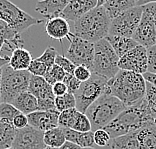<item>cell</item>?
Listing matches in <instances>:
<instances>
[{"label":"cell","mask_w":156,"mask_h":149,"mask_svg":"<svg viewBox=\"0 0 156 149\" xmlns=\"http://www.w3.org/2000/svg\"><path fill=\"white\" fill-rule=\"evenodd\" d=\"M0 20L4 21L18 33L23 32L29 27L43 22L29 15L10 0H0Z\"/></svg>","instance_id":"cell-8"},{"label":"cell","mask_w":156,"mask_h":149,"mask_svg":"<svg viewBox=\"0 0 156 149\" xmlns=\"http://www.w3.org/2000/svg\"><path fill=\"white\" fill-rule=\"evenodd\" d=\"M4 45L8 46V50H14L13 47H22L23 41L20 37V33L10 27L4 21L0 20V68L8 64L10 57L1 55V49Z\"/></svg>","instance_id":"cell-14"},{"label":"cell","mask_w":156,"mask_h":149,"mask_svg":"<svg viewBox=\"0 0 156 149\" xmlns=\"http://www.w3.org/2000/svg\"><path fill=\"white\" fill-rule=\"evenodd\" d=\"M44 132L28 125L17 129L12 147L14 149H44L47 146L43 140Z\"/></svg>","instance_id":"cell-12"},{"label":"cell","mask_w":156,"mask_h":149,"mask_svg":"<svg viewBox=\"0 0 156 149\" xmlns=\"http://www.w3.org/2000/svg\"><path fill=\"white\" fill-rule=\"evenodd\" d=\"M42 1H45V0H37V2H42Z\"/></svg>","instance_id":"cell-52"},{"label":"cell","mask_w":156,"mask_h":149,"mask_svg":"<svg viewBox=\"0 0 156 149\" xmlns=\"http://www.w3.org/2000/svg\"><path fill=\"white\" fill-rule=\"evenodd\" d=\"M65 56L76 66H85L92 70L94 58V43L75 36L73 33Z\"/></svg>","instance_id":"cell-10"},{"label":"cell","mask_w":156,"mask_h":149,"mask_svg":"<svg viewBox=\"0 0 156 149\" xmlns=\"http://www.w3.org/2000/svg\"><path fill=\"white\" fill-rule=\"evenodd\" d=\"M1 75H2V68H0V88H1ZM0 103H1V91H0Z\"/></svg>","instance_id":"cell-49"},{"label":"cell","mask_w":156,"mask_h":149,"mask_svg":"<svg viewBox=\"0 0 156 149\" xmlns=\"http://www.w3.org/2000/svg\"><path fill=\"white\" fill-rule=\"evenodd\" d=\"M12 125L14 126V128H16V129L25 128L26 126L29 125V124H28L27 115L19 112L18 114L14 117V119H13V121H12Z\"/></svg>","instance_id":"cell-42"},{"label":"cell","mask_w":156,"mask_h":149,"mask_svg":"<svg viewBox=\"0 0 156 149\" xmlns=\"http://www.w3.org/2000/svg\"><path fill=\"white\" fill-rule=\"evenodd\" d=\"M141 149H156V124L148 121L135 131Z\"/></svg>","instance_id":"cell-19"},{"label":"cell","mask_w":156,"mask_h":149,"mask_svg":"<svg viewBox=\"0 0 156 149\" xmlns=\"http://www.w3.org/2000/svg\"><path fill=\"white\" fill-rule=\"evenodd\" d=\"M135 1H136V2H137V1H138V0H135Z\"/></svg>","instance_id":"cell-55"},{"label":"cell","mask_w":156,"mask_h":149,"mask_svg":"<svg viewBox=\"0 0 156 149\" xmlns=\"http://www.w3.org/2000/svg\"><path fill=\"white\" fill-rule=\"evenodd\" d=\"M147 72L156 74V44L147 48Z\"/></svg>","instance_id":"cell-40"},{"label":"cell","mask_w":156,"mask_h":149,"mask_svg":"<svg viewBox=\"0 0 156 149\" xmlns=\"http://www.w3.org/2000/svg\"><path fill=\"white\" fill-rule=\"evenodd\" d=\"M149 3H156V0H138L136 2L137 6H143L146 4H149Z\"/></svg>","instance_id":"cell-47"},{"label":"cell","mask_w":156,"mask_h":149,"mask_svg":"<svg viewBox=\"0 0 156 149\" xmlns=\"http://www.w3.org/2000/svg\"><path fill=\"white\" fill-rule=\"evenodd\" d=\"M59 113L57 110H37L27 115L28 124L40 131H46L58 126Z\"/></svg>","instance_id":"cell-15"},{"label":"cell","mask_w":156,"mask_h":149,"mask_svg":"<svg viewBox=\"0 0 156 149\" xmlns=\"http://www.w3.org/2000/svg\"><path fill=\"white\" fill-rule=\"evenodd\" d=\"M75 107H76V100L74 94L67 92L64 95L55 97V108L58 112H62Z\"/></svg>","instance_id":"cell-29"},{"label":"cell","mask_w":156,"mask_h":149,"mask_svg":"<svg viewBox=\"0 0 156 149\" xmlns=\"http://www.w3.org/2000/svg\"><path fill=\"white\" fill-rule=\"evenodd\" d=\"M32 60L31 53L27 49L23 47H17L12 51L8 65L14 70L24 71V70H28V67Z\"/></svg>","instance_id":"cell-22"},{"label":"cell","mask_w":156,"mask_h":149,"mask_svg":"<svg viewBox=\"0 0 156 149\" xmlns=\"http://www.w3.org/2000/svg\"><path fill=\"white\" fill-rule=\"evenodd\" d=\"M143 9L146 10V11L151 15L152 19H153L155 28H156V3H149V4L143 5Z\"/></svg>","instance_id":"cell-44"},{"label":"cell","mask_w":156,"mask_h":149,"mask_svg":"<svg viewBox=\"0 0 156 149\" xmlns=\"http://www.w3.org/2000/svg\"><path fill=\"white\" fill-rule=\"evenodd\" d=\"M31 74L24 70H14L8 64L2 67L1 75V102L12 103L19 94L28 91Z\"/></svg>","instance_id":"cell-5"},{"label":"cell","mask_w":156,"mask_h":149,"mask_svg":"<svg viewBox=\"0 0 156 149\" xmlns=\"http://www.w3.org/2000/svg\"><path fill=\"white\" fill-rule=\"evenodd\" d=\"M16 128L11 123L0 120V149H7L12 147L15 139Z\"/></svg>","instance_id":"cell-28"},{"label":"cell","mask_w":156,"mask_h":149,"mask_svg":"<svg viewBox=\"0 0 156 149\" xmlns=\"http://www.w3.org/2000/svg\"><path fill=\"white\" fill-rule=\"evenodd\" d=\"M126 106L118 98L106 90L97 100H95L85 112L90 120L92 130L102 129L118 116Z\"/></svg>","instance_id":"cell-4"},{"label":"cell","mask_w":156,"mask_h":149,"mask_svg":"<svg viewBox=\"0 0 156 149\" xmlns=\"http://www.w3.org/2000/svg\"><path fill=\"white\" fill-rule=\"evenodd\" d=\"M110 23L111 18L104 7H95L74 22V35L96 43L109 34Z\"/></svg>","instance_id":"cell-3"},{"label":"cell","mask_w":156,"mask_h":149,"mask_svg":"<svg viewBox=\"0 0 156 149\" xmlns=\"http://www.w3.org/2000/svg\"><path fill=\"white\" fill-rule=\"evenodd\" d=\"M69 2L70 0H45L42 2H37L35 11L47 18H51L59 16Z\"/></svg>","instance_id":"cell-20"},{"label":"cell","mask_w":156,"mask_h":149,"mask_svg":"<svg viewBox=\"0 0 156 149\" xmlns=\"http://www.w3.org/2000/svg\"><path fill=\"white\" fill-rule=\"evenodd\" d=\"M43 140L47 147L57 149L61 147L66 141L63 129L59 126L44 131Z\"/></svg>","instance_id":"cell-27"},{"label":"cell","mask_w":156,"mask_h":149,"mask_svg":"<svg viewBox=\"0 0 156 149\" xmlns=\"http://www.w3.org/2000/svg\"><path fill=\"white\" fill-rule=\"evenodd\" d=\"M58 149H81V147L78 146V145L75 143L69 142V141H65V143Z\"/></svg>","instance_id":"cell-46"},{"label":"cell","mask_w":156,"mask_h":149,"mask_svg":"<svg viewBox=\"0 0 156 149\" xmlns=\"http://www.w3.org/2000/svg\"><path fill=\"white\" fill-rule=\"evenodd\" d=\"M136 6L135 0H108L103 5L111 20Z\"/></svg>","instance_id":"cell-25"},{"label":"cell","mask_w":156,"mask_h":149,"mask_svg":"<svg viewBox=\"0 0 156 149\" xmlns=\"http://www.w3.org/2000/svg\"><path fill=\"white\" fill-rule=\"evenodd\" d=\"M64 132L65 139L69 142L75 143L81 148L84 147H93L94 146V133L93 131H88V132H79V131L69 129V128H62Z\"/></svg>","instance_id":"cell-23"},{"label":"cell","mask_w":156,"mask_h":149,"mask_svg":"<svg viewBox=\"0 0 156 149\" xmlns=\"http://www.w3.org/2000/svg\"><path fill=\"white\" fill-rule=\"evenodd\" d=\"M47 70H48V67L46 66L44 63L40 62L37 59H33L32 61H31L29 67H28L27 71L29 72L31 75L43 77Z\"/></svg>","instance_id":"cell-36"},{"label":"cell","mask_w":156,"mask_h":149,"mask_svg":"<svg viewBox=\"0 0 156 149\" xmlns=\"http://www.w3.org/2000/svg\"><path fill=\"white\" fill-rule=\"evenodd\" d=\"M93 133H94V143H95V145L100 146V147L108 146L111 138H110V136H109V134L106 132L103 128L95 130V131H93Z\"/></svg>","instance_id":"cell-37"},{"label":"cell","mask_w":156,"mask_h":149,"mask_svg":"<svg viewBox=\"0 0 156 149\" xmlns=\"http://www.w3.org/2000/svg\"><path fill=\"white\" fill-rule=\"evenodd\" d=\"M119 57L106 39H101L94 43V58L92 73L106 79H111L119 72Z\"/></svg>","instance_id":"cell-6"},{"label":"cell","mask_w":156,"mask_h":149,"mask_svg":"<svg viewBox=\"0 0 156 149\" xmlns=\"http://www.w3.org/2000/svg\"><path fill=\"white\" fill-rule=\"evenodd\" d=\"M52 91L54 96H61V95H64L65 93H67V86L65 85V83H63L62 81L60 82H56L52 85Z\"/></svg>","instance_id":"cell-43"},{"label":"cell","mask_w":156,"mask_h":149,"mask_svg":"<svg viewBox=\"0 0 156 149\" xmlns=\"http://www.w3.org/2000/svg\"><path fill=\"white\" fill-rule=\"evenodd\" d=\"M107 1H108V0H97V7H99V6H103Z\"/></svg>","instance_id":"cell-48"},{"label":"cell","mask_w":156,"mask_h":149,"mask_svg":"<svg viewBox=\"0 0 156 149\" xmlns=\"http://www.w3.org/2000/svg\"><path fill=\"white\" fill-rule=\"evenodd\" d=\"M77 109L76 108H71L68 110L62 111L59 113L58 117V126L61 128H69L71 129L75 120V117L77 114Z\"/></svg>","instance_id":"cell-31"},{"label":"cell","mask_w":156,"mask_h":149,"mask_svg":"<svg viewBox=\"0 0 156 149\" xmlns=\"http://www.w3.org/2000/svg\"><path fill=\"white\" fill-rule=\"evenodd\" d=\"M147 48L142 45H138L135 48L125 53L119 58L118 67L120 70L132 71L143 74L147 72Z\"/></svg>","instance_id":"cell-11"},{"label":"cell","mask_w":156,"mask_h":149,"mask_svg":"<svg viewBox=\"0 0 156 149\" xmlns=\"http://www.w3.org/2000/svg\"><path fill=\"white\" fill-rule=\"evenodd\" d=\"M107 91L129 107L144 98L146 81L142 74L119 70L114 77L108 80Z\"/></svg>","instance_id":"cell-1"},{"label":"cell","mask_w":156,"mask_h":149,"mask_svg":"<svg viewBox=\"0 0 156 149\" xmlns=\"http://www.w3.org/2000/svg\"><path fill=\"white\" fill-rule=\"evenodd\" d=\"M62 82L65 83V85L67 86V91L72 94H74L78 90V88H79L81 84L80 81L74 76V74H69V73H66Z\"/></svg>","instance_id":"cell-39"},{"label":"cell","mask_w":156,"mask_h":149,"mask_svg":"<svg viewBox=\"0 0 156 149\" xmlns=\"http://www.w3.org/2000/svg\"><path fill=\"white\" fill-rule=\"evenodd\" d=\"M28 91L32 93L37 100H45V99H55L52 91V85L49 84L42 76L31 75L29 80Z\"/></svg>","instance_id":"cell-18"},{"label":"cell","mask_w":156,"mask_h":149,"mask_svg":"<svg viewBox=\"0 0 156 149\" xmlns=\"http://www.w3.org/2000/svg\"><path fill=\"white\" fill-rule=\"evenodd\" d=\"M154 122H155V124H156V118H155V120H154Z\"/></svg>","instance_id":"cell-54"},{"label":"cell","mask_w":156,"mask_h":149,"mask_svg":"<svg viewBox=\"0 0 156 149\" xmlns=\"http://www.w3.org/2000/svg\"><path fill=\"white\" fill-rule=\"evenodd\" d=\"M11 104L14 105L17 110L23 114L28 115L30 113L38 110V100L32 93L29 91H25L19 94L13 100Z\"/></svg>","instance_id":"cell-21"},{"label":"cell","mask_w":156,"mask_h":149,"mask_svg":"<svg viewBox=\"0 0 156 149\" xmlns=\"http://www.w3.org/2000/svg\"><path fill=\"white\" fill-rule=\"evenodd\" d=\"M132 38L145 48H149L156 44V28L151 15L146 10L143 9L142 17Z\"/></svg>","instance_id":"cell-13"},{"label":"cell","mask_w":156,"mask_h":149,"mask_svg":"<svg viewBox=\"0 0 156 149\" xmlns=\"http://www.w3.org/2000/svg\"><path fill=\"white\" fill-rule=\"evenodd\" d=\"M143 77L146 82H149L151 84H153L156 87V74L154 73H150V72H146L143 74Z\"/></svg>","instance_id":"cell-45"},{"label":"cell","mask_w":156,"mask_h":149,"mask_svg":"<svg viewBox=\"0 0 156 149\" xmlns=\"http://www.w3.org/2000/svg\"><path fill=\"white\" fill-rule=\"evenodd\" d=\"M95 7H97V0H70L59 16L75 22Z\"/></svg>","instance_id":"cell-16"},{"label":"cell","mask_w":156,"mask_h":149,"mask_svg":"<svg viewBox=\"0 0 156 149\" xmlns=\"http://www.w3.org/2000/svg\"><path fill=\"white\" fill-rule=\"evenodd\" d=\"M45 32L50 38L59 41H62L64 38H68L70 41L73 36V33L70 32L68 21L61 16L49 18L45 24Z\"/></svg>","instance_id":"cell-17"},{"label":"cell","mask_w":156,"mask_h":149,"mask_svg":"<svg viewBox=\"0 0 156 149\" xmlns=\"http://www.w3.org/2000/svg\"><path fill=\"white\" fill-rule=\"evenodd\" d=\"M144 99L147 102L148 108L151 112L152 116L156 118V87L153 84L146 82V91H145Z\"/></svg>","instance_id":"cell-34"},{"label":"cell","mask_w":156,"mask_h":149,"mask_svg":"<svg viewBox=\"0 0 156 149\" xmlns=\"http://www.w3.org/2000/svg\"><path fill=\"white\" fill-rule=\"evenodd\" d=\"M148 121H154V117L152 116L148 108L146 100L143 98L136 104L126 107L103 129L112 139V138L135 132Z\"/></svg>","instance_id":"cell-2"},{"label":"cell","mask_w":156,"mask_h":149,"mask_svg":"<svg viewBox=\"0 0 156 149\" xmlns=\"http://www.w3.org/2000/svg\"><path fill=\"white\" fill-rule=\"evenodd\" d=\"M57 54L58 53L54 47H52V46H48V47L45 49V51L42 53V55H40L36 59L39 60L40 62L44 63V64L49 68V67H51L55 64V59H56Z\"/></svg>","instance_id":"cell-35"},{"label":"cell","mask_w":156,"mask_h":149,"mask_svg":"<svg viewBox=\"0 0 156 149\" xmlns=\"http://www.w3.org/2000/svg\"><path fill=\"white\" fill-rule=\"evenodd\" d=\"M73 74L80 82H85L92 76V71L85 66H76Z\"/></svg>","instance_id":"cell-41"},{"label":"cell","mask_w":156,"mask_h":149,"mask_svg":"<svg viewBox=\"0 0 156 149\" xmlns=\"http://www.w3.org/2000/svg\"><path fill=\"white\" fill-rule=\"evenodd\" d=\"M108 146L111 149H141L135 132L112 138Z\"/></svg>","instance_id":"cell-26"},{"label":"cell","mask_w":156,"mask_h":149,"mask_svg":"<svg viewBox=\"0 0 156 149\" xmlns=\"http://www.w3.org/2000/svg\"><path fill=\"white\" fill-rule=\"evenodd\" d=\"M55 64L60 66L66 73H69V74H73L74 70H75V68H76V65L73 64V63L70 61L66 56L60 55V54H57V56H56Z\"/></svg>","instance_id":"cell-38"},{"label":"cell","mask_w":156,"mask_h":149,"mask_svg":"<svg viewBox=\"0 0 156 149\" xmlns=\"http://www.w3.org/2000/svg\"><path fill=\"white\" fill-rule=\"evenodd\" d=\"M20 111L14 107V105L11 103H5V102H1L0 103V120L8 123H11L17 114Z\"/></svg>","instance_id":"cell-33"},{"label":"cell","mask_w":156,"mask_h":149,"mask_svg":"<svg viewBox=\"0 0 156 149\" xmlns=\"http://www.w3.org/2000/svg\"><path fill=\"white\" fill-rule=\"evenodd\" d=\"M143 13L142 6H135L111 20L108 35L132 38Z\"/></svg>","instance_id":"cell-9"},{"label":"cell","mask_w":156,"mask_h":149,"mask_svg":"<svg viewBox=\"0 0 156 149\" xmlns=\"http://www.w3.org/2000/svg\"><path fill=\"white\" fill-rule=\"evenodd\" d=\"M7 149H14L13 147H10V148H7Z\"/></svg>","instance_id":"cell-53"},{"label":"cell","mask_w":156,"mask_h":149,"mask_svg":"<svg viewBox=\"0 0 156 149\" xmlns=\"http://www.w3.org/2000/svg\"><path fill=\"white\" fill-rule=\"evenodd\" d=\"M65 75H66V72L64 70H63L60 66H58L57 64H54L53 66L49 67L43 77L49 84L53 85L56 82L63 81Z\"/></svg>","instance_id":"cell-30"},{"label":"cell","mask_w":156,"mask_h":149,"mask_svg":"<svg viewBox=\"0 0 156 149\" xmlns=\"http://www.w3.org/2000/svg\"><path fill=\"white\" fill-rule=\"evenodd\" d=\"M81 149H95L94 147H84V148H81Z\"/></svg>","instance_id":"cell-50"},{"label":"cell","mask_w":156,"mask_h":149,"mask_svg":"<svg viewBox=\"0 0 156 149\" xmlns=\"http://www.w3.org/2000/svg\"><path fill=\"white\" fill-rule=\"evenodd\" d=\"M107 40L110 45L112 46L113 50L115 51L117 56L120 58L122 56L130 51L131 49L135 48L139 44L131 37H123V36H114V35H107L106 36Z\"/></svg>","instance_id":"cell-24"},{"label":"cell","mask_w":156,"mask_h":149,"mask_svg":"<svg viewBox=\"0 0 156 149\" xmlns=\"http://www.w3.org/2000/svg\"><path fill=\"white\" fill-rule=\"evenodd\" d=\"M44 149H57V148H51V147H46Z\"/></svg>","instance_id":"cell-51"},{"label":"cell","mask_w":156,"mask_h":149,"mask_svg":"<svg viewBox=\"0 0 156 149\" xmlns=\"http://www.w3.org/2000/svg\"><path fill=\"white\" fill-rule=\"evenodd\" d=\"M73 130L79 131V132H88V131H92V126L90 120L88 119L85 113H82L80 111H77V114L74 120L72 128Z\"/></svg>","instance_id":"cell-32"},{"label":"cell","mask_w":156,"mask_h":149,"mask_svg":"<svg viewBox=\"0 0 156 149\" xmlns=\"http://www.w3.org/2000/svg\"><path fill=\"white\" fill-rule=\"evenodd\" d=\"M108 79L92 73V76L85 82H81L78 90L74 93L76 109L85 113L88 107L107 90Z\"/></svg>","instance_id":"cell-7"}]
</instances>
